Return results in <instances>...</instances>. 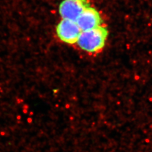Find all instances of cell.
I'll return each instance as SVG.
<instances>
[{
    "instance_id": "1",
    "label": "cell",
    "mask_w": 152,
    "mask_h": 152,
    "mask_svg": "<svg viewBox=\"0 0 152 152\" xmlns=\"http://www.w3.org/2000/svg\"><path fill=\"white\" fill-rule=\"evenodd\" d=\"M108 36L107 28L101 26L93 29L82 31L77 44L80 49L86 53L96 54L103 50Z\"/></svg>"
},
{
    "instance_id": "4",
    "label": "cell",
    "mask_w": 152,
    "mask_h": 152,
    "mask_svg": "<svg viewBox=\"0 0 152 152\" xmlns=\"http://www.w3.org/2000/svg\"><path fill=\"white\" fill-rule=\"evenodd\" d=\"M102 18L96 9L89 7L76 20L82 31H88L101 26Z\"/></svg>"
},
{
    "instance_id": "2",
    "label": "cell",
    "mask_w": 152,
    "mask_h": 152,
    "mask_svg": "<svg viewBox=\"0 0 152 152\" xmlns=\"http://www.w3.org/2000/svg\"><path fill=\"white\" fill-rule=\"evenodd\" d=\"M81 32L77 22L69 19L62 18L56 27L57 37L61 41L68 45L77 43Z\"/></svg>"
},
{
    "instance_id": "3",
    "label": "cell",
    "mask_w": 152,
    "mask_h": 152,
    "mask_svg": "<svg viewBox=\"0 0 152 152\" xmlns=\"http://www.w3.org/2000/svg\"><path fill=\"white\" fill-rule=\"evenodd\" d=\"M90 7L88 0H64L60 4L58 12L63 19L75 21L86 9Z\"/></svg>"
}]
</instances>
